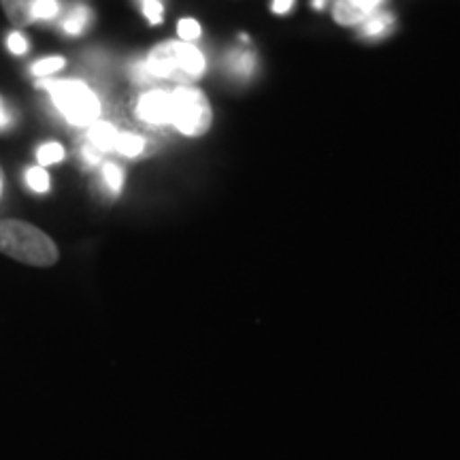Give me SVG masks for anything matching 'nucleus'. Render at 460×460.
<instances>
[{"label":"nucleus","mask_w":460,"mask_h":460,"mask_svg":"<svg viewBox=\"0 0 460 460\" xmlns=\"http://www.w3.org/2000/svg\"><path fill=\"white\" fill-rule=\"evenodd\" d=\"M146 65L152 77H171L172 73L180 71V43H160L158 48L149 51Z\"/></svg>","instance_id":"nucleus-5"},{"label":"nucleus","mask_w":460,"mask_h":460,"mask_svg":"<svg viewBox=\"0 0 460 460\" xmlns=\"http://www.w3.org/2000/svg\"><path fill=\"white\" fill-rule=\"evenodd\" d=\"M84 158L88 160L90 164H99L101 163V152L96 147L88 146V147H84Z\"/></svg>","instance_id":"nucleus-25"},{"label":"nucleus","mask_w":460,"mask_h":460,"mask_svg":"<svg viewBox=\"0 0 460 460\" xmlns=\"http://www.w3.org/2000/svg\"><path fill=\"white\" fill-rule=\"evenodd\" d=\"M177 32H180V37L183 39V41L192 43L200 37V26L197 20H181L180 24H177Z\"/></svg>","instance_id":"nucleus-20"},{"label":"nucleus","mask_w":460,"mask_h":460,"mask_svg":"<svg viewBox=\"0 0 460 460\" xmlns=\"http://www.w3.org/2000/svg\"><path fill=\"white\" fill-rule=\"evenodd\" d=\"M0 192H3V180H0Z\"/></svg>","instance_id":"nucleus-28"},{"label":"nucleus","mask_w":460,"mask_h":460,"mask_svg":"<svg viewBox=\"0 0 460 460\" xmlns=\"http://www.w3.org/2000/svg\"><path fill=\"white\" fill-rule=\"evenodd\" d=\"M349 3L360 11H365V13H376V9L382 4V0H349Z\"/></svg>","instance_id":"nucleus-23"},{"label":"nucleus","mask_w":460,"mask_h":460,"mask_svg":"<svg viewBox=\"0 0 460 460\" xmlns=\"http://www.w3.org/2000/svg\"><path fill=\"white\" fill-rule=\"evenodd\" d=\"M37 0H0L4 15L15 28H26L34 24L32 7Z\"/></svg>","instance_id":"nucleus-7"},{"label":"nucleus","mask_w":460,"mask_h":460,"mask_svg":"<svg viewBox=\"0 0 460 460\" xmlns=\"http://www.w3.org/2000/svg\"><path fill=\"white\" fill-rule=\"evenodd\" d=\"M292 4H295V0H273V13L284 15L292 9Z\"/></svg>","instance_id":"nucleus-24"},{"label":"nucleus","mask_w":460,"mask_h":460,"mask_svg":"<svg viewBox=\"0 0 460 460\" xmlns=\"http://www.w3.org/2000/svg\"><path fill=\"white\" fill-rule=\"evenodd\" d=\"M143 15L147 17L149 24H160L164 17V4L163 0H139Z\"/></svg>","instance_id":"nucleus-19"},{"label":"nucleus","mask_w":460,"mask_h":460,"mask_svg":"<svg viewBox=\"0 0 460 460\" xmlns=\"http://www.w3.org/2000/svg\"><path fill=\"white\" fill-rule=\"evenodd\" d=\"M137 115L147 124H171L172 119V99L171 92L152 90L141 96L137 105Z\"/></svg>","instance_id":"nucleus-4"},{"label":"nucleus","mask_w":460,"mask_h":460,"mask_svg":"<svg viewBox=\"0 0 460 460\" xmlns=\"http://www.w3.org/2000/svg\"><path fill=\"white\" fill-rule=\"evenodd\" d=\"M226 68L233 77L239 79H250L256 71V56L254 51L245 49V48H237L233 51H228L226 56Z\"/></svg>","instance_id":"nucleus-6"},{"label":"nucleus","mask_w":460,"mask_h":460,"mask_svg":"<svg viewBox=\"0 0 460 460\" xmlns=\"http://www.w3.org/2000/svg\"><path fill=\"white\" fill-rule=\"evenodd\" d=\"M102 180H105L107 188L111 190L113 194L122 192V186H124V172H122V169H119L118 164L107 163L105 166H102Z\"/></svg>","instance_id":"nucleus-16"},{"label":"nucleus","mask_w":460,"mask_h":460,"mask_svg":"<svg viewBox=\"0 0 460 460\" xmlns=\"http://www.w3.org/2000/svg\"><path fill=\"white\" fill-rule=\"evenodd\" d=\"M394 17L388 11H376L360 24V34L367 39H377L393 31Z\"/></svg>","instance_id":"nucleus-10"},{"label":"nucleus","mask_w":460,"mask_h":460,"mask_svg":"<svg viewBox=\"0 0 460 460\" xmlns=\"http://www.w3.org/2000/svg\"><path fill=\"white\" fill-rule=\"evenodd\" d=\"M329 4V0H314V7L315 9H324Z\"/></svg>","instance_id":"nucleus-27"},{"label":"nucleus","mask_w":460,"mask_h":460,"mask_svg":"<svg viewBox=\"0 0 460 460\" xmlns=\"http://www.w3.org/2000/svg\"><path fill=\"white\" fill-rule=\"evenodd\" d=\"M172 99V119L175 128L188 137H199L209 128L211 124V109L209 102L203 96V92L197 88H177L171 92Z\"/></svg>","instance_id":"nucleus-3"},{"label":"nucleus","mask_w":460,"mask_h":460,"mask_svg":"<svg viewBox=\"0 0 460 460\" xmlns=\"http://www.w3.org/2000/svg\"><path fill=\"white\" fill-rule=\"evenodd\" d=\"M143 147H146V141H143L141 137H137V135H128V132L119 135L118 143H115V149H118L119 154H124V156H128V158L139 156V154L143 152Z\"/></svg>","instance_id":"nucleus-13"},{"label":"nucleus","mask_w":460,"mask_h":460,"mask_svg":"<svg viewBox=\"0 0 460 460\" xmlns=\"http://www.w3.org/2000/svg\"><path fill=\"white\" fill-rule=\"evenodd\" d=\"M62 158H65V147H62L60 143H45V146L39 147L37 152V160L43 169L49 164L60 163Z\"/></svg>","instance_id":"nucleus-15"},{"label":"nucleus","mask_w":460,"mask_h":460,"mask_svg":"<svg viewBox=\"0 0 460 460\" xmlns=\"http://www.w3.org/2000/svg\"><path fill=\"white\" fill-rule=\"evenodd\" d=\"M39 88L49 92L56 109L68 124L82 126V128L88 126L90 128L92 124L99 122L101 101L84 82H77V79H62V82L49 79V82H43L41 79Z\"/></svg>","instance_id":"nucleus-2"},{"label":"nucleus","mask_w":460,"mask_h":460,"mask_svg":"<svg viewBox=\"0 0 460 460\" xmlns=\"http://www.w3.org/2000/svg\"><path fill=\"white\" fill-rule=\"evenodd\" d=\"M60 68H65V58L51 56V58H43V60H39L37 65L32 66V73L37 75V77H49V75L60 71Z\"/></svg>","instance_id":"nucleus-18"},{"label":"nucleus","mask_w":460,"mask_h":460,"mask_svg":"<svg viewBox=\"0 0 460 460\" xmlns=\"http://www.w3.org/2000/svg\"><path fill=\"white\" fill-rule=\"evenodd\" d=\"M180 71L188 77H200L205 71V58L190 43H180Z\"/></svg>","instance_id":"nucleus-9"},{"label":"nucleus","mask_w":460,"mask_h":460,"mask_svg":"<svg viewBox=\"0 0 460 460\" xmlns=\"http://www.w3.org/2000/svg\"><path fill=\"white\" fill-rule=\"evenodd\" d=\"M119 132L115 130L113 124L109 122H94L88 130L90 146L96 147L99 152H109V149H115V143H118Z\"/></svg>","instance_id":"nucleus-8"},{"label":"nucleus","mask_w":460,"mask_h":460,"mask_svg":"<svg viewBox=\"0 0 460 460\" xmlns=\"http://www.w3.org/2000/svg\"><path fill=\"white\" fill-rule=\"evenodd\" d=\"M92 20V13L88 7H71V11L65 15V22H62V28H65L66 34H73V37H77V34H82L85 28H88Z\"/></svg>","instance_id":"nucleus-12"},{"label":"nucleus","mask_w":460,"mask_h":460,"mask_svg":"<svg viewBox=\"0 0 460 460\" xmlns=\"http://www.w3.org/2000/svg\"><path fill=\"white\" fill-rule=\"evenodd\" d=\"M132 77H135V82H139V84H147L154 79L152 73L147 71L146 62H137V65L132 66Z\"/></svg>","instance_id":"nucleus-22"},{"label":"nucleus","mask_w":460,"mask_h":460,"mask_svg":"<svg viewBox=\"0 0 460 460\" xmlns=\"http://www.w3.org/2000/svg\"><path fill=\"white\" fill-rule=\"evenodd\" d=\"M0 254L28 267H51L60 258L49 234L22 220H0Z\"/></svg>","instance_id":"nucleus-1"},{"label":"nucleus","mask_w":460,"mask_h":460,"mask_svg":"<svg viewBox=\"0 0 460 460\" xmlns=\"http://www.w3.org/2000/svg\"><path fill=\"white\" fill-rule=\"evenodd\" d=\"M26 183H28V188L34 190V192H39V194H45L51 186L48 171H45L43 166H31V169L26 171Z\"/></svg>","instance_id":"nucleus-14"},{"label":"nucleus","mask_w":460,"mask_h":460,"mask_svg":"<svg viewBox=\"0 0 460 460\" xmlns=\"http://www.w3.org/2000/svg\"><path fill=\"white\" fill-rule=\"evenodd\" d=\"M7 48H9V51L11 54H15V56H24L26 51H28V41H26V37L24 34H22L20 31H13L7 37Z\"/></svg>","instance_id":"nucleus-21"},{"label":"nucleus","mask_w":460,"mask_h":460,"mask_svg":"<svg viewBox=\"0 0 460 460\" xmlns=\"http://www.w3.org/2000/svg\"><path fill=\"white\" fill-rule=\"evenodd\" d=\"M11 122V115L7 113V109H4L3 101H0V128H4Z\"/></svg>","instance_id":"nucleus-26"},{"label":"nucleus","mask_w":460,"mask_h":460,"mask_svg":"<svg viewBox=\"0 0 460 460\" xmlns=\"http://www.w3.org/2000/svg\"><path fill=\"white\" fill-rule=\"evenodd\" d=\"M332 15H335V20L339 22V24L356 26V24H362V22H365L371 13H365V11H360L358 7H354V4L349 3V0H337Z\"/></svg>","instance_id":"nucleus-11"},{"label":"nucleus","mask_w":460,"mask_h":460,"mask_svg":"<svg viewBox=\"0 0 460 460\" xmlns=\"http://www.w3.org/2000/svg\"><path fill=\"white\" fill-rule=\"evenodd\" d=\"M60 11V4L58 0H37L32 7V20L34 22H45V20H54Z\"/></svg>","instance_id":"nucleus-17"}]
</instances>
